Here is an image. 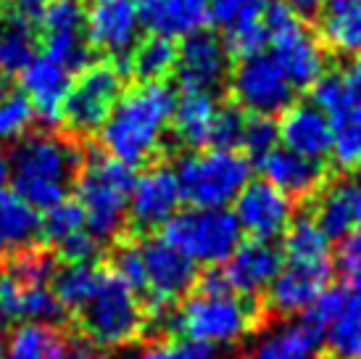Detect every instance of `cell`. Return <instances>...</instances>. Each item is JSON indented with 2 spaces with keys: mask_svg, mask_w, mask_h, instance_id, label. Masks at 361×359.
I'll use <instances>...</instances> for the list:
<instances>
[{
  "mask_svg": "<svg viewBox=\"0 0 361 359\" xmlns=\"http://www.w3.org/2000/svg\"><path fill=\"white\" fill-rule=\"evenodd\" d=\"M282 3H285L298 19L306 21V24L319 19L324 6H327V0H282Z\"/></svg>",
  "mask_w": 361,
  "mask_h": 359,
  "instance_id": "obj_44",
  "label": "cell"
},
{
  "mask_svg": "<svg viewBox=\"0 0 361 359\" xmlns=\"http://www.w3.org/2000/svg\"><path fill=\"white\" fill-rule=\"evenodd\" d=\"M177 66V42L161 35H148L142 37L135 50L127 56V66L137 82H164Z\"/></svg>",
  "mask_w": 361,
  "mask_h": 359,
  "instance_id": "obj_33",
  "label": "cell"
},
{
  "mask_svg": "<svg viewBox=\"0 0 361 359\" xmlns=\"http://www.w3.org/2000/svg\"><path fill=\"white\" fill-rule=\"evenodd\" d=\"M330 359H361V288H345L341 312L324 333Z\"/></svg>",
  "mask_w": 361,
  "mask_h": 359,
  "instance_id": "obj_32",
  "label": "cell"
},
{
  "mask_svg": "<svg viewBox=\"0 0 361 359\" xmlns=\"http://www.w3.org/2000/svg\"><path fill=\"white\" fill-rule=\"evenodd\" d=\"M121 95H124V69L116 61L87 64L82 71H77V80L71 82L61 122L74 135L101 132Z\"/></svg>",
  "mask_w": 361,
  "mask_h": 359,
  "instance_id": "obj_11",
  "label": "cell"
},
{
  "mask_svg": "<svg viewBox=\"0 0 361 359\" xmlns=\"http://www.w3.org/2000/svg\"><path fill=\"white\" fill-rule=\"evenodd\" d=\"M264 180L295 201H314L332 182V164L277 148L259 161Z\"/></svg>",
  "mask_w": 361,
  "mask_h": 359,
  "instance_id": "obj_18",
  "label": "cell"
},
{
  "mask_svg": "<svg viewBox=\"0 0 361 359\" xmlns=\"http://www.w3.org/2000/svg\"><path fill=\"white\" fill-rule=\"evenodd\" d=\"M142 267H145V286H142V301L151 319L166 317L180 307L182 299H188L198 280V264L188 259L177 246H171L164 238H148L140 243Z\"/></svg>",
  "mask_w": 361,
  "mask_h": 359,
  "instance_id": "obj_10",
  "label": "cell"
},
{
  "mask_svg": "<svg viewBox=\"0 0 361 359\" xmlns=\"http://www.w3.org/2000/svg\"><path fill=\"white\" fill-rule=\"evenodd\" d=\"M77 328L87 343L98 349H124L145 336L151 314L137 290L121 283L111 269H101V278L74 312Z\"/></svg>",
  "mask_w": 361,
  "mask_h": 359,
  "instance_id": "obj_4",
  "label": "cell"
},
{
  "mask_svg": "<svg viewBox=\"0 0 361 359\" xmlns=\"http://www.w3.org/2000/svg\"><path fill=\"white\" fill-rule=\"evenodd\" d=\"M216 111H219V103L209 93H182L174 103V114H171L174 138L180 140L185 148H211Z\"/></svg>",
  "mask_w": 361,
  "mask_h": 359,
  "instance_id": "obj_27",
  "label": "cell"
},
{
  "mask_svg": "<svg viewBox=\"0 0 361 359\" xmlns=\"http://www.w3.org/2000/svg\"><path fill=\"white\" fill-rule=\"evenodd\" d=\"M53 257L42 249H21L11 254L0 272V312L6 319L53 322L63 314L53 293Z\"/></svg>",
  "mask_w": 361,
  "mask_h": 359,
  "instance_id": "obj_7",
  "label": "cell"
},
{
  "mask_svg": "<svg viewBox=\"0 0 361 359\" xmlns=\"http://www.w3.org/2000/svg\"><path fill=\"white\" fill-rule=\"evenodd\" d=\"M280 269V249H274L269 240H248L238 246V251L216 269V275L232 293L243 299H259L261 293H267Z\"/></svg>",
  "mask_w": 361,
  "mask_h": 359,
  "instance_id": "obj_19",
  "label": "cell"
},
{
  "mask_svg": "<svg viewBox=\"0 0 361 359\" xmlns=\"http://www.w3.org/2000/svg\"><path fill=\"white\" fill-rule=\"evenodd\" d=\"M37 24L13 11H0V80L19 77L37 59Z\"/></svg>",
  "mask_w": 361,
  "mask_h": 359,
  "instance_id": "obj_29",
  "label": "cell"
},
{
  "mask_svg": "<svg viewBox=\"0 0 361 359\" xmlns=\"http://www.w3.org/2000/svg\"><path fill=\"white\" fill-rule=\"evenodd\" d=\"M71 74L61 64L51 61L48 56H37L27 69L19 74L21 93L30 100L35 117H40L45 124H59L63 119V103L69 98Z\"/></svg>",
  "mask_w": 361,
  "mask_h": 359,
  "instance_id": "obj_21",
  "label": "cell"
},
{
  "mask_svg": "<svg viewBox=\"0 0 361 359\" xmlns=\"http://www.w3.org/2000/svg\"><path fill=\"white\" fill-rule=\"evenodd\" d=\"M324 359H330V357H327V354H324Z\"/></svg>",
  "mask_w": 361,
  "mask_h": 359,
  "instance_id": "obj_50",
  "label": "cell"
},
{
  "mask_svg": "<svg viewBox=\"0 0 361 359\" xmlns=\"http://www.w3.org/2000/svg\"><path fill=\"white\" fill-rule=\"evenodd\" d=\"M85 13L80 0H48L37 21L42 56L61 64L71 74L90 64V42L85 30Z\"/></svg>",
  "mask_w": 361,
  "mask_h": 359,
  "instance_id": "obj_13",
  "label": "cell"
},
{
  "mask_svg": "<svg viewBox=\"0 0 361 359\" xmlns=\"http://www.w3.org/2000/svg\"><path fill=\"white\" fill-rule=\"evenodd\" d=\"M332 240L322 233L311 214L293 217L282 233V261L306 267H332Z\"/></svg>",
  "mask_w": 361,
  "mask_h": 359,
  "instance_id": "obj_30",
  "label": "cell"
},
{
  "mask_svg": "<svg viewBox=\"0 0 361 359\" xmlns=\"http://www.w3.org/2000/svg\"><path fill=\"white\" fill-rule=\"evenodd\" d=\"M245 359H324V333L298 317L267 330Z\"/></svg>",
  "mask_w": 361,
  "mask_h": 359,
  "instance_id": "obj_24",
  "label": "cell"
},
{
  "mask_svg": "<svg viewBox=\"0 0 361 359\" xmlns=\"http://www.w3.org/2000/svg\"><path fill=\"white\" fill-rule=\"evenodd\" d=\"M269 0H209V21H214L219 30L232 32L261 19Z\"/></svg>",
  "mask_w": 361,
  "mask_h": 359,
  "instance_id": "obj_39",
  "label": "cell"
},
{
  "mask_svg": "<svg viewBox=\"0 0 361 359\" xmlns=\"http://www.w3.org/2000/svg\"><path fill=\"white\" fill-rule=\"evenodd\" d=\"M85 214H82L80 204L77 201H61L56 206H51L48 211H42L40 217V235L53 246H61L63 240L74 238L85 233Z\"/></svg>",
  "mask_w": 361,
  "mask_h": 359,
  "instance_id": "obj_38",
  "label": "cell"
},
{
  "mask_svg": "<svg viewBox=\"0 0 361 359\" xmlns=\"http://www.w3.org/2000/svg\"><path fill=\"white\" fill-rule=\"evenodd\" d=\"M245 122H248V114L240 106H235V103L219 106L216 122H214V132H211V148L240 151Z\"/></svg>",
  "mask_w": 361,
  "mask_h": 359,
  "instance_id": "obj_40",
  "label": "cell"
},
{
  "mask_svg": "<svg viewBox=\"0 0 361 359\" xmlns=\"http://www.w3.org/2000/svg\"><path fill=\"white\" fill-rule=\"evenodd\" d=\"M182 201L190 209H227L251 182V159L240 151H192L177 164Z\"/></svg>",
  "mask_w": 361,
  "mask_h": 359,
  "instance_id": "obj_6",
  "label": "cell"
},
{
  "mask_svg": "<svg viewBox=\"0 0 361 359\" xmlns=\"http://www.w3.org/2000/svg\"><path fill=\"white\" fill-rule=\"evenodd\" d=\"M135 185L132 167L111 156H90L77 175V204L85 214L87 233L98 243H109L130 220V193Z\"/></svg>",
  "mask_w": 361,
  "mask_h": 359,
  "instance_id": "obj_5",
  "label": "cell"
},
{
  "mask_svg": "<svg viewBox=\"0 0 361 359\" xmlns=\"http://www.w3.org/2000/svg\"><path fill=\"white\" fill-rule=\"evenodd\" d=\"M135 359H216V346L166 333L145 341Z\"/></svg>",
  "mask_w": 361,
  "mask_h": 359,
  "instance_id": "obj_37",
  "label": "cell"
},
{
  "mask_svg": "<svg viewBox=\"0 0 361 359\" xmlns=\"http://www.w3.org/2000/svg\"><path fill=\"white\" fill-rule=\"evenodd\" d=\"M261 21L269 35V56L285 71V77L295 90H311L314 82L324 74L327 50L319 37L309 30L282 0H269L261 13Z\"/></svg>",
  "mask_w": 361,
  "mask_h": 359,
  "instance_id": "obj_8",
  "label": "cell"
},
{
  "mask_svg": "<svg viewBox=\"0 0 361 359\" xmlns=\"http://www.w3.org/2000/svg\"><path fill=\"white\" fill-rule=\"evenodd\" d=\"M330 278L332 267H306V264L282 261V269L267 288V299H264L267 317H271V314H280V317L303 314L324 290L330 288Z\"/></svg>",
  "mask_w": 361,
  "mask_h": 359,
  "instance_id": "obj_20",
  "label": "cell"
},
{
  "mask_svg": "<svg viewBox=\"0 0 361 359\" xmlns=\"http://www.w3.org/2000/svg\"><path fill=\"white\" fill-rule=\"evenodd\" d=\"M314 222L330 240H345L361 228V185L330 182L314 199Z\"/></svg>",
  "mask_w": 361,
  "mask_h": 359,
  "instance_id": "obj_25",
  "label": "cell"
},
{
  "mask_svg": "<svg viewBox=\"0 0 361 359\" xmlns=\"http://www.w3.org/2000/svg\"><path fill=\"white\" fill-rule=\"evenodd\" d=\"M345 74H348V80L353 82V88L359 90V95H361V53H359V56H353L351 69L345 71Z\"/></svg>",
  "mask_w": 361,
  "mask_h": 359,
  "instance_id": "obj_45",
  "label": "cell"
},
{
  "mask_svg": "<svg viewBox=\"0 0 361 359\" xmlns=\"http://www.w3.org/2000/svg\"><path fill=\"white\" fill-rule=\"evenodd\" d=\"M280 143V130H277V122H271V117H256L251 114L245 122V132H243V146L245 156L259 164L267 153L277 148Z\"/></svg>",
  "mask_w": 361,
  "mask_h": 359,
  "instance_id": "obj_41",
  "label": "cell"
},
{
  "mask_svg": "<svg viewBox=\"0 0 361 359\" xmlns=\"http://www.w3.org/2000/svg\"><path fill=\"white\" fill-rule=\"evenodd\" d=\"M267 319L269 317L259 299L232 293L219 280L216 269H209L198 280V288L171 312L169 330L209 346H227L259 333Z\"/></svg>",
  "mask_w": 361,
  "mask_h": 359,
  "instance_id": "obj_2",
  "label": "cell"
},
{
  "mask_svg": "<svg viewBox=\"0 0 361 359\" xmlns=\"http://www.w3.org/2000/svg\"><path fill=\"white\" fill-rule=\"evenodd\" d=\"M174 103L177 95L166 82H137L127 90L98 132L106 156L132 170L151 164L171 127Z\"/></svg>",
  "mask_w": 361,
  "mask_h": 359,
  "instance_id": "obj_1",
  "label": "cell"
},
{
  "mask_svg": "<svg viewBox=\"0 0 361 359\" xmlns=\"http://www.w3.org/2000/svg\"><path fill=\"white\" fill-rule=\"evenodd\" d=\"M85 30L90 48L114 61H127L140 42V13L135 0H95L85 13Z\"/></svg>",
  "mask_w": 361,
  "mask_h": 359,
  "instance_id": "obj_15",
  "label": "cell"
},
{
  "mask_svg": "<svg viewBox=\"0 0 361 359\" xmlns=\"http://www.w3.org/2000/svg\"><path fill=\"white\" fill-rule=\"evenodd\" d=\"M359 182H361V167H359Z\"/></svg>",
  "mask_w": 361,
  "mask_h": 359,
  "instance_id": "obj_49",
  "label": "cell"
},
{
  "mask_svg": "<svg viewBox=\"0 0 361 359\" xmlns=\"http://www.w3.org/2000/svg\"><path fill=\"white\" fill-rule=\"evenodd\" d=\"M74 343L56 322H21L6 341L3 359H71Z\"/></svg>",
  "mask_w": 361,
  "mask_h": 359,
  "instance_id": "obj_28",
  "label": "cell"
},
{
  "mask_svg": "<svg viewBox=\"0 0 361 359\" xmlns=\"http://www.w3.org/2000/svg\"><path fill=\"white\" fill-rule=\"evenodd\" d=\"M40 235V211L32 209L13 190H0V251L30 249Z\"/></svg>",
  "mask_w": 361,
  "mask_h": 359,
  "instance_id": "obj_31",
  "label": "cell"
},
{
  "mask_svg": "<svg viewBox=\"0 0 361 359\" xmlns=\"http://www.w3.org/2000/svg\"><path fill=\"white\" fill-rule=\"evenodd\" d=\"M232 71V53L227 42L216 37L214 32H195L188 35L177 48V82L182 93H209L216 90L230 80Z\"/></svg>",
  "mask_w": 361,
  "mask_h": 359,
  "instance_id": "obj_14",
  "label": "cell"
},
{
  "mask_svg": "<svg viewBox=\"0 0 361 359\" xmlns=\"http://www.w3.org/2000/svg\"><path fill=\"white\" fill-rule=\"evenodd\" d=\"M338 267H341L343 278L351 283V288H361V228L353 230L341 243Z\"/></svg>",
  "mask_w": 361,
  "mask_h": 359,
  "instance_id": "obj_43",
  "label": "cell"
},
{
  "mask_svg": "<svg viewBox=\"0 0 361 359\" xmlns=\"http://www.w3.org/2000/svg\"><path fill=\"white\" fill-rule=\"evenodd\" d=\"M6 182H8V156L0 151V190H6Z\"/></svg>",
  "mask_w": 361,
  "mask_h": 359,
  "instance_id": "obj_46",
  "label": "cell"
},
{
  "mask_svg": "<svg viewBox=\"0 0 361 359\" xmlns=\"http://www.w3.org/2000/svg\"><path fill=\"white\" fill-rule=\"evenodd\" d=\"M32 122H35V111L27 95L0 80V146L19 143L30 132Z\"/></svg>",
  "mask_w": 361,
  "mask_h": 359,
  "instance_id": "obj_35",
  "label": "cell"
},
{
  "mask_svg": "<svg viewBox=\"0 0 361 359\" xmlns=\"http://www.w3.org/2000/svg\"><path fill=\"white\" fill-rule=\"evenodd\" d=\"M140 24L161 37H188L206 27L209 0H135Z\"/></svg>",
  "mask_w": 361,
  "mask_h": 359,
  "instance_id": "obj_23",
  "label": "cell"
},
{
  "mask_svg": "<svg viewBox=\"0 0 361 359\" xmlns=\"http://www.w3.org/2000/svg\"><path fill=\"white\" fill-rule=\"evenodd\" d=\"M280 140L293 153H301L306 159L324 161L332 148V124L330 117L314 103H293L282 111L277 124Z\"/></svg>",
  "mask_w": 361,
  "mask_h": 359,
  "instance_id": "obj_22",
  "label": "cell"
},
{
  "mask_svg": "<svg viewBox=\"0 0 361 359\" xmlns=\"http://www.w3.org/2000/svg\"><path fill=\"white\" fill-rule=\"evenodd\" d=\"M71 359H106L101 357V354H95V351H82V349H74V354H71Z\"/></svg>",
  "mask_w": 361,
  "mask_h": 359,
  "instance_id": "obj_47",
  "label": "cell"
},
{
  "mask_svg": "<svg viewBox=\"0 0 361 359\" xmlns=\"http://www.w3.org/2000/svg\"><path fill=\"white\" fill-rule=\"evenodd\" d=\"M232 103L256 117H274L293 106V88L267 50L243 56L230 71Z\"/></svg>",
  "mask_w": 361,
  "mask_h": 359,
  "instance_id": "obj_12",
  "label": "cell"
},
{
  "mask_svg": "<svg viewBox=\"0 0 361 359\" xmlns=\"http://www.w3.org/2000/svg\"><path fill=\"white\" fill-rule=\"evenodd\" d=\"M182 193L177 172L166 164H148L140 177H135L130 193V222L142 233L166 228V222L180 211Z\"/></svg>",
  "mask_w": 361,
  "mask_h": 359,
  "instance_id": "obj_16",
  "label": "cell"
},
{
  "mask_svg": "<svg viewBox=\"0 0 361 359\" xmlns=\"http://www.w3.org/2000/svg\"><path fill=\"white\" fill-rule=\"evenodd\" d=\"M111 272L127 283L132 290H137L142 296V286H145V267H142V249L137 240H121L114 249L111 257Z\"/></svg>",
  "mask_w": 361,
  "mask_h": 359,
  "instance_id": "obj_42",
  "label": "cell"
},
{
  "mask_svg": "<svg viewBox=\"0 0 361 359\" xmlns=\"http://www.w3.org/2000/svg\"><path fill=\"white\" fill-rule=\"evenodd\" d=\"M317 37L332 56L361 53V0H327L317 19Z\"/></svg>",
  "mask_w": 361,
  "mask_h": 359,
  "instance_id": "obj_26",
  "label": "cell"
},
{
  "mask_svg": "<svg viewBox=\"0 0 361 359\" xmlns=\"http://www.w3.org/2000/svg\"><path fill=\"white\" fill-rule=\"evenodd\" d=\"M359 90L353 88V82L348 80L345 71H324L311 88V103L319 106L327 117L341 114V111H345L348 106L359 103Z\"/></svg>",
  "mask_w": 361,
  "mask_h": 359,
  "instance_id": "obj_36",
  "label": "cell"
},
{
  "mask_svg": "<svg viewBox=\"0 0 361 359\" xmlns=\"http://www.w3.org/2000/svg\"><path fill=\"white\" fill-rule=\"evenodd\" d=\"M164 238L195 264L219 267L238 251L243 230L227 209H185L166 222Z\"/></svg>",
  "mask_w": 361,
  "mask_h": 359,
  "instance_id": "obj_9",
  "label": "cell"
},
{
  "mask_svg": "<svg viewBox=\"0 0 361 359\" xmlns=\"http://www.w3.org/2000/svg\"><path fill=\"white\" fill-rule=\"evenodd\" d=\"M3 325H6V314L0 312V339H3Z\"/></svg>",
  "mask_w": 361,
  "mask_h": 359,
  "instance_id": "obj_48",
  "label": "cell"
},
{
  "mask_svg": "<svg viewBox=\"0 0 361 359\" xmlns=\"http://www.w3.org/2000/svg\"><path fill=\"white\" fill-rule=\"evenodd\" d=\"M82 161L85 153L71 138L56 132L24 135L8 156V182L32 209L48 211L69 199Z\"/></svg>",
  "mask_w": 361,
  "mask_h": 359,
  "instance_id": "obj_3",
  "label": "cell"
},
{
  "mask_svg": "<svg viewBox=\"0 0 361 359\" xmlns=\"http://www.w3.org/2000/svg\"><path fill=\"white\" fill-rule=\"evenodd\" d=\"M235 220L251 240L280 238L293 222V201L269 185L267 180L248 182L243 193L235 199Z\"/></svg>",
  "mask_w": 361,
  "mask_h": 359,
  "instance_id": "obj_17",
  "label": "cell"
},
{
  "mask_svg": "<svg viewBox=\"0 0 361 359\" xmlns=\"http://www.w3.org/2000/svg\"><path fill=\"white\" fill-rule=\"evenodd\" d=\"M332 124V170L361 167V100L330 117Z\"/></svg>",
  "mask_w": 361,
  "mask_h": 359,
  "instance_id": "obj_34",
  "label": "cell"
}]
</instances>
